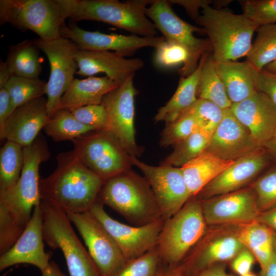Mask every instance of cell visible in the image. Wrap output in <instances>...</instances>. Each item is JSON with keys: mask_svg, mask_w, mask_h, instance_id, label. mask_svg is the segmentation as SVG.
<instances>
[{"mask_svg": "<svg viewBox=\"0 0 276 276\" xmlns=\"http://www.w3.org/2000/svg\"><path fill=\"white\" fill-rule=\"evenodd\" d=\"M56 160L55 170L39 179L41 201L66 214L87 212L97 200L104 180L81 162L74 150L58 154Z\"/></svg>", "mask_w": 276, "mask_h": 276, "instance_id": "1", "label": "cell"}, {"mask_svg": "<svg viewBox=\"0 0 276 276\" xmlns=\"http://www.w3.org/2000/svg\"><path fill=\"white\" fill-rule=\"evenodd\" d=\"M23 153L24 164L17 182L0 191V230L13 237L23 233L31 219L32 210L40 203L39 167L50 156L41 134L31 145L23 147Z\"/></svg>", "mask_w": 276, "mask_h": 276, "instance_id": "2", "label": "cell"}, {"mask_svg": "<svg viewBox=\"0 0 276 276\" xmlns=\"http://www.w3.org/2000/svg\"><path fill=\"white\" fill-rule=\"evenodd\" d=\"M97 200L134 226L163 219L150 184L131 169L105 180Z\"/></svg>", "mask_w": 276, "mask_h": 276, "instance_id": "3", "label": "cell"}, {"mask_svg": "<svg viewBox=\"0 0 276 276\" xmlns=\"http://www.w3.org/2000/svg\"><path fill=\"white\" fill-rule=\"evenodd\" d=\"M67 18L101 21L125 30L131 34L154 37L157 29L146 15L153 1L59 0Z\"/></svg>", "mask_w": 276, "mask_h": 276, "instance_id": "4", "label": "cell"}, {"mask_svg": "<svg viewBox=\"0 0 276 276\" xmlns=\"http://www.w3.org/2000/svg\"><path fill=\"white\" fill-rule=\"evenodd\" d=\"M208 37L216 62L236 61L246 56L252 35L259 26L243 14L208 5L195 20Z\"/></svg>", "mask_w": 276, "mask_h": 276, "instance_id": "5", "label": "cell"}, {"mask_svg": "<svg viewBox=\"0 0 276 276\" xmlns=\"http://www.w3.org/2000/svg\"><path fill=\"white\" fill-rule=\"evenodd\" d=\"M207 227L200 200L191 197L177 213L165 220L156 245L162 263L169 266L179 264Z\"/></svg>", "mask_w": 276, "mask_h": 276, "instance_id": "6", "label": "cell"}, {"mask_svg": "<svg viewBox=\"0 0 276 276\" xmlns=\"http://www.w3.org/2000/svg\"><path fill=\"white\" fill-rule=\"evenodd\" d=\"M44 241L60 249L70 276H101L88 250L75 233L67 214L58 207L41 201Z\"/></svg>", "mask_w": 276, "mask_h": 276, "instance_id": "7", "label": "cell"}, {"mask_svg": "<svg viewBox=\"0 0 276 276\" xmlns=\"http://www.w3.org/2000/svg\"><path fill=\"white\" fill-rule=\"evenodd\" d=\"M67 18L59 0H0L1 26L31 30L43 40L61 36L60 29Z\"/></svg>", "mask_w": 276, "mask_h": 276, "instance_id": "8", "label": "cell"}, {"mask_svg": "<svg viewBox=\"0 0 276 276\" xmlns=\"http://www.w3.org/2000/svg\"><path fill=\"white\" fill-rule=\"evenodd\" d=\"M146 15L163 35L165 40L185 48L189 59L180 70L181 77L191 75L197 67L198 62L212 48L209 39L199 38L194 33L204 34L202 28L191 25L178 17L166 0H154L146 9Z\"/></svg>", "mask_w": 276, "mask_h": 276, "instance_id": "9", "label": "cell"}, {"mask_svg": "<svg viewBox=\"0 0 276 276\" xmlns=\"http://www.w3.org/2000/svg\"><path fill=\"white\" fill-rule=\"evenodd\" d=\"M72 142L81 162L104 181L131 169L130 156L108 130L93 131Z\"/></svg>", "mask_w": 276, "mask_h": 276, "instance_id": "10", "label": "cell"}, {"mask_svg": "<svg viewBox=\"0 0 276 276\" xmlns=\"http://www.w3.org/2000/svg\"><path fill=\"white\" fill-rule=\"evenodd\" d=\"M240 224L208 226L204 235L179 264L196 275L216 264L231 261L245 246L238 238Z\"/></svg>", "mask_w": 276, "mask_h": 276, "instance_id": "11", "label": "cell"}, {"mask_svg": "<svg viewBox=\"0 0 276 276\" xmlns=\"http://www.w3.org/2000/svg\"><path fill=\"white\" fill-rule=\"evenodd\" d=\"M34 43L47 56L50 66V74L47 83V108L50 118L60 107L62 96L74 80L78 71L75 59L77 45L71 40L60 36L45 41L33 39Z\"/></svg>", "mask_w": 276, "mask_h": 276, "instance_id": "12", "label": "cell"}, {"mask_svg": "<svg viewBox=\"0 0 276 276\" xmlns=\"http://www.w3.org/2000/svg\"><path fill=\"white\" fill-rule=\"evenodd\" d=\"M87 212L112 237L127 262L156 246L165 221L162 219L143 226L127 225L109 216L104 209V204L98 200Z\"/></svg>", "mask_w": 276, "mask_h": 276, "instance_id": "13", "label": "cell"}, {"mask_svg": "<svg viewBox=\"0 0 276 276\" xmlns=\"http://www.w3.org/2000/svg\"><path fill=\"white\" fill-rule=\"evenodd\" d=\"M101 276H116L127 262L112 237L88 212L67 213Z\"/></svg>", "mask_w": 276, "mask_h": 276, "instance_id": "14", "label": "cell"}, {"mask_svg": "<svg viewBox=\"0 0 276 276\" xmlns=\"http://www.w3.org/2000/svg\"><path fill=\"white\" fill-rule=\"evenodd\" d=\"M134 75L105 95L101 104L108 115L107 130L116 136L130 156L137 157L141 150L135 138L134 98L138 91L133 84Z\"/></svg>", "mask_w": 276, "mask_h": 276, "instance_id": "15", "label": "cell"}, {"mask_svg": "<svg viewBox=\"0 0 276 276\" xmlns=\"http://www.w3.org/2000/svg\"><path fill=\"white\" fill-rule=\"evenodd\" d=\"M130 161L150 184L164 220L177 213L191 197L180 167L153 166L131 156Z\"/></svg>", "mask_w": 276, "mask_h": 276, "instance_id": "16", "label": "cell"}, {"mask_svg": "<svg viewBox=\"0 0 276 276\" xmlns=\"http://www.w3.org/2000/svg\"><path fill=\"white\" fill-rule=\"evenodd\" d=\"M200 201L208 226L247 223L256 220L260 213L256 193L249 185Z\"/></svg>", "mask_w": 276, "mask_h": 276, "instance_id": "17", "label": "cell"}, {"mask_svg": "<svg viewBox=\"0 0 276 276\" xmlns=\"http://www.w3.org/2000/svg\"><path fill=\"white\" fill-rule=\"evenodd\" d=\"M61 36L73 41L79 49L87 51H113L126 57L133 55L138 50L152 47L155 49L165 40L163 36L147 37L135 35L105 34L99 31L83 30L75 24L60 27Z\"/></svg>", "mask_w": 276, "mask_h": 276, "instance_id": "18", "label": "cell"}, {"mask_svg": "<svg viewBox=\"0 0 276 276\" xmlns=\"http://www.w3.org/2000/svg\"><path fill=\"white\" fill-rule=\"evenodd\" d=\"M272 160L263 148L234 160L195 196L199 200L234 192L249 185Z\"/></svg>", "mask_w": 276, "mask_h": 276, "instance_id": "19", "label": "cell"}, {"mask_svg": "<svg viewBox=\"0 0 276 276\" xmlns=\"http://www.w3.org/2000/svg\"><path fill=\"white\" fill-rule=\"evenodd\" d=\"M40 204L34 208L30 222L16 242L1 255V271L21 263L35 266L41 272L48 266L50 262V255L44 249L43 221Z\"/></svg>", "mask_w": 276, "mask_h": 276, "instance_id": "20", "label": "cell"}, {"mask_svg": "<svg viewBox=\"0 0 276 276\" xmlns=\"http://www.w3.org/2000/svg\"><path fill=\"white\" fill-rule=\"evenodd\" d=\"M236 118L250 132L261 148L276 133V107L264 93L256 91L246 99L232 104Z\"/></svg>", "mask_w": 276, "mask_h": 276, "instance_id": "21", "label": "cell"}, {"mask_svg": "<svg viewBox=\"0 0 276 276\" xmlns=\"http://www.w3.org/2000/svg\"><path fill=\"white\" fill-rule=\"evenodd\" d=\"M260 147L250 132L234 116L231 108L213 132L205 151L226 160H235Z\"/></svg>", "mask_w": 276, "mask_h": 276, "instance_id": "22", "label": "cell"}, {"mask_svg": "<svg viewBox=\"0 0 276 276\" xmlns=\"http://www.w3.org/2000/svg\"><path fill=\"white\" fill-rule=\"evenodd\" d=\"M78 64L77 74L82 76L104 73L118 85L144 66L140 58L128 59L106 51H87L78 48L75 53Z\"/></svg>", "mask_w": 276, "mask_h": 276, "instance_id": "23", "label": "cell"}, {"mask_svg": "<svg viewBox=\"0 0 276 276\" xmlns=\"http://www.w3.org/2000/svg\"><path fill=\"white\" fill-rule=\"evenodd\" d=\"M50 119L47 99L41 97L32 100L13 111L0 133L1 140L27 147L35 141Z\"/></svg>", "mask_w": 276, "mask_h": 276, "instance_id": "24", "label": "cell"}, {"mask_svg": "<svg viewBox=\"0 0 276 276\" xmlns=\"http://www.w3.org/2000/svg\"><path fill=\"white\" fill-rule=\"evenodd\" d=\"M118 85L106 76L74 79L62 97L60 109L101 104L105 95Z\"/></svg>", "mask_w": 276, "mask_h": 276, "instance_id": "25", "label": "cell"}, {"mask_svg": "<svg viewBox=\"0 0 276 276\" xmlns=\"http://www.w3.org/2000/svg\"><path fill=\"white\" fill-rule=\"evenodd\" d=\"M218 73L232 104L240 102L257 91L255 68L246 61L216 62Z\"/></svg>", "mask_w": 276, "mask_h": 276, "instance_id": "26", "label": "cell"}, {"mask_svg": "<svg viewBox=\"0 0 276 276\" xmlns=\"http://www.w3.org/2000/svg\"><path fill=\"white\" fill-rule=\"evenodd\" d=\"M234 162L221 159L205 151L180 167L191 196H196Z\"/></svg>", "mask_w": 276, "mask_h": 276, "instance_id": "27", "label": "cell"}, {"mask_svg": "<svg viewBox=\"0 0 276 276\" xmlns=\"http://www.w3.org/2000/svg\"><path fill=\"white\" fill-rule=\"evenodd\" d=\"M202 60L189 76L181 77L177 89L170 99L160 107L154 117L155 122H172L186 112L196 101L197 88Z\"/></svg>", "mask_w": 276, "mask_h": 276, "instance_id": "28", "label": "cell"}, {"mask_svg": "<svg viewBox=\"0 0 276 276\" xmlns=\"http://www.w3.org/2000/svg\"><path fill=\"white\" fill-rule=\"evenodd\" d=\"M273 235L271 229L256 220L240 224L239 239L254 255L261 269L266 267L273 255Z\"/></svg>", "mask_w": 276, "mask_h": 276, "instance_id": "29", "label": "cell"}, {"mask_svg": "<svg viewBox=\"0 0 276 276\" xmlns=\"http://www.w3.org/2000/svg\"><path fill=\"white\" fill-rule=\"evenodd\" d=\"M202 64L197 88V99L210 101L223 109L231 108L230 102L212 55L201 57Z\"/></svg>", "mask_w": 276, "mask_h": 276, "instance_id": "30", "label": "cell"}, {"mask_svg": "<svg viewBox=\"0 0 276 276\" xmlns=\"http://www.w3.org/2000/svg\"><path fill=\"white\" fill-rule=\"evenodd\" d=\"M39 50L29 39L10 46L6 62L11 76L38 78L42 71Z\"/></svg>", "mask_w": 276, "mask_h": 276, "instance_id": "31", "label": "cell"}, {"mask_svg": "<svg viewBox=\"0 0 276 276\" xmlns=\"http://www.w3.org/2000/svg\"><path fill=\"white\" fill-rule=\"evenodd\" d=\"M246 61L258 71L276 60V23L259 26Z\"/></svg>", "mask_w": 276, "mask_h": 276, "instance_id": "32", "label": "cell"}, {"mask_svg": "<svg viewBox=\"0 0 276 276\" xmlns=\"http://www.w3.org/2000/svg\"><path fill=\"white\" fill-rule=\"evenodd\" d=\"M46 134L55 142L71 140L96 131L91 126L77 120L71 111L60 109L50 118L43 128Z\"/></svg>", "mask_w": 276, "mask_h": 276, "instance_id": "33", "label": "cell"}, {"mask_svg": "<svg viewBox=\"0 0 276 276\" xmlns=\"http://www.w3.org/2000/svg\"><path fill=\"white\" fill-rule=\"evenodd\" d=\"M212 134L202 129L194 132L173 146V151L160 165L181 167L206 150Z\"/></svg>", "mask_w": 276, "mask_h": 276, "instance_id": "34", "label": "cell"}, {"mask_svg": "<svg viewBox=\"0 0 276 276\" xmlns=\"http://www.w3.org/2000/svg\"><path fill=\"white\" fill-rule=\"evenodd\" d=\"M23 164V147L7 141L0 150V191L10 189L17 182Z\"/></svg>", "mask_w": 276, "mask_h": 276, "instance_id": "35", "label": "cell"}, {"mask_svg": "<svg viewBox=\"0 0 276 276\" xmlns=\"http://www.w3.org/2000/svg\"><path fill=\"white\" fill-rule=\"evenodd\" d=\"M47 83L38 78L12 76L5 88L8 91L14 111L18 107L46 94Z\"/></svg>", "mask_w": 276, "mask_h": 276, "instance_id": "36", "label": "cell"}, {"mask_svg": "<svg viewBox=\"0 0 276 276\" xmlns=\"http://www.w3.org/2000/svg\"><path fill=\"white\" fill-rule=\"evenodd\" d=\"M199 129L196 119L187 110L175 121L166 124L160 135V145L173 147Z\"/></svg>", "mask_w": 276, "mask_h": 276, "instance_id": "37", "label": "cell"}, {"mask_svg": "<svg viewBox=\"0 0 276 276\" xmlns=\"http://www.w3.org/2000/svg\"><path fill=\"white\" fill-rule=\"evenodd\" d=\"M254 190L260 212L276 205V165L249 185Z\"/></svg>", "mask_w": 276, "mask_h": 276, "instance_id": "38", "label": "cell"}, {"mask_svg": "<svg viewBox=\"0 0 276 276\" xmlns=\"http://www.w3.org/2000/svg\"><path fill=\"white\" fill-rule=\"evenodd\" d=\"M162 263L156 246L140 257L128 261L116 276H156Z\"/></svg>", "mask_w": 276, "mask_h": 276, "instance_id": "39", "label": "cell"}, {"mask_svg": "<svg viewBox=\"0 0 276 276\" xmlns=\"http://www.w3.org/2000/svg\"><path fill=\"white\" fill-rule=\"evenodd\" d=\"M188 110L194 116L201 129L212 134L224 114V109L210 101L201 99H197Z\"/></svg>", "mask_w": 276, "mask_h": 276, "instance_id": "40", "label": "cell"}, {"mask_svg": "<svg viewBox=\"0 0 276 276\" xmlns=\"http://www.w3.org/2000/svg\"><path fill=\"white\" fill-rule=\"evenodd\" d=\"M243 14L259 27L276 23V0L239 1Z\"/></svg>", "mask_w": 276, "mask_h": 276, "instance_id": "41", "label": "cell"}, {"mask_svg": "<svg viewBox=\"0 0 276 276\" xmlns=\"http://www.w3.org/2000/svg\"><path fill=\"white\" fill-rule=\"evenodd\" d=\"M155 49L153 61L159 68H171L180 64L185 66L189 59V53L185 48L166 40Z\"/></svg>", "mask_w": 276, "mask_h": 276, "instance_id": "42", "label": "cell"}, {"mask_svg": "<svg viewBox=\"0 0 276 276\" xmlns=\"http://www.w3.org/2000/svg\"><path fill=\"white\" fill-rule=\"evenodd\" d=\"M70 111L77 120L94 127L96 131L108 129V115L102 104L82 106Z\"/></svg>", "mask_w": 276, "mask_h": 276, "instance_id": "43", "label": "cell"}, {"mask_svg": "<svg viewBox=\"0 0 276 276\" xmlns=\"http://www.w3.org/2000/svg\"><path fill=\"white\" fill-rule=\"evenodd\" d=\"M255 77L257 90L265 94L276 107V74L255 70Z\"/></svg>", "mask_w": 276, "mask_h": 276, "instance_id": "44", "label": "cell"}, {"mask_svg": "<svg viewBox=\"0 0 276 276\" xmlns=\"http://www.w3.org/2000/svg\"><path fill=\"white\" fill-rule=\"evenodd\" d=\"M256 260L251 252L245 247L231 260V266L236 273L242 276L251 272Z\"/></svg>", "mask_w": 276, "mask_h": 276, "instance_id": "45", "label": "cell"}, {"mask_svg": "<svg viewBox=\"0 0 276 276\" xmlns=\"http://www.w3.org/2000/svg\"><path fill=\"white\" fill-rule=\"evenodd\" d=\"M170 4L181 5L186 10L188 15L195 20L200 15L199 10L204 7L214 4L215 1L210 0H172L168 1Z\"/></svg>", "mask_w": 276, "mask_h": 276, "instance_id": "46", "label": "cell"}, {"mask_svg": "<svg viewBox=\"0 0 276 276\" xmlns=\"http://www.w3.org/2000/svg\"><path fill=\"white\" fill-rule=\"evenodd\" d=\"M13 111L8 91L5 87L0 89V133L3 131L7 121Z\"/></svg>", "mask_w": 276, "mask_h": 276, "instance_id": "47", "label": "cell"}, {"mask_svg": "<svg viewBox=\"0 0 276 276\" xmlns=\"http://www.w3.org/2000/svg\"><path fill=\"white\" fill-rule=\"evenodd\" d=\"M256 221L276 232V205L259 214Z\"/></svg>", "mask_w": 276, "mask_h": 276, "instance_id": "48", "label": "cell"}, {"mask_svg": "<svg viewBox=\"0 0 276 276\" xmlns=\"http://www.w3.org/2000/svg\"><path fill=\"white\" fill-rule=\"evenodd\" d=\"M195 276H232L226 271L224 266L216 264L201 271Z\"/></svg>", "mask_w": 276, "mask_h": 276, "instance_id": "49", "label": "cell"}, {"mask_svg": "<svg viewBox=\"0 0 276 276\" xmlns=\"http://www.w3.org/2000/svg\"><path fill=\"white\" fill-rule=\"evenodd\" d=\"M156 276H195L179 264L169 268L164 271L160 270Z\"/></svg>", "mask_w": 276, "mask_h": 276, "instance_id": "50", "label": "cell"}, {"mask_svg": "<svg viewBox=\"0 0 276 276\" xmlns=\"http://www.w3.org/2000/svg\"><path fill=\"white\" fill-rule=\"evenodd\" d=\"M11 77L9 68L6 61H0V89L5 87Z\"/></svg>", "mask_w": 276, "mask_h": 276, "instance_id": "51", "label": "cell"}, {"mask_svg": "<svg viewBox=\"0 0 276 276\" xmlns=\"http://www.w3.org/2000/svg\"><path fill=\"white\" fill-rule=\"evenodd\" d=\"M260 276H276V253L274 251L268 264L261 269Z\"/></svg>", "mask_w": 276, "mask_h": 276, "instance_id": "52", "label": "cell"}, {"mask_svg": "<svg viewBox=\"0 0 276 276\" xmlns=\"http://www.w3.org/2000/svg\"><path fill=\"white\" fill-rule=\"evenodd\" d=\"M41 276H66L60 269L58 265L50 261L47 268L41 271Z\"/></svg>", "mask_w": 276, "mask_h": 276, "instance_id": "53", "label": "cell"}, {"mask_svg": "<svg viewBox=\"0 0 276 276\" xmlns=\"http://www.w3.org/2000/svg\"><path fill=\"white\" fill-rule=\"evenodd\" d=\"M263 148L269 155L272 161L276 162V133Z\"/></svg>", "mask_w": 276, "mask_h": 276, "instance_id": "54", "label": "cell"}, {"mask_svg": "<svg viewBox=\"0 0 276 276\" xmlns=\"http://www.w3.org/2000/svg\"><path fill=\"white\" fill-rule=\"evenodd\" d=\"M264 70L276 74V60L265 66Z\"/></svg>", "mask_w": 276, "mask_h": 276, "instance_id": "55", "label": "cell"}, {"mask_svg": "<svg viewBox=\"0 0 276 276\" xmlns=\"http://www.w3.org/2000/svg\"><path fill=\"white\" fill-rule=\"evenodd\" d=\"M273 246L274 251L276 253V232L274 231L273 235Z\"/></svg>", "mask_w": 276, "mask_h": 276, "instance_id": "56", "label": "cell"}, {"mask_svg": "<svg viewBox=\"0 0 276 276\" xmlns=\"http://www.w3.org/2000/svg\"><path fill=\"white\" fill-rule=\"evenodd\" d=\"M242 276H257L255 274L251 273V272L246 274H244V275H243Z\"/></svg>", "mask_w": 276, "mask_h": 276, "instance_id": "57", "label": "cell"}]
</instances>
